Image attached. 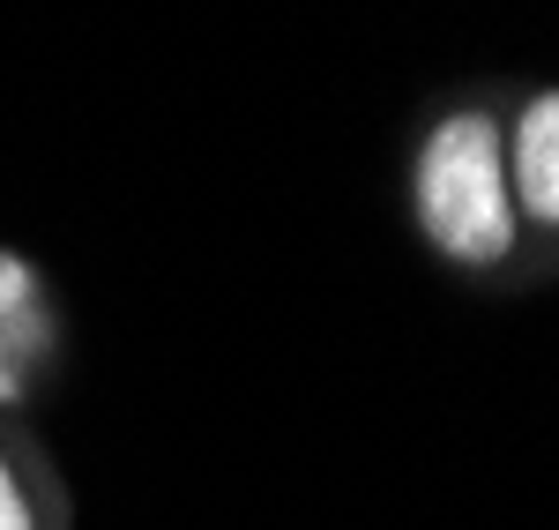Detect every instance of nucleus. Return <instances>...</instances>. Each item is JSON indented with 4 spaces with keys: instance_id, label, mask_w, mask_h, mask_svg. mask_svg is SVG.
Segmentation results:
<instances>
[{
    "instance_id": "f257e3e1",
    "label": "nucleus",
    "mask_w": 559,
    "mask_h": 530,
    "mask_svg": "<svg viewBox=\"0 0 559 530\" xmlns=\"http://www.w3.org/2000/svg\"><path fill=\"white\" fill-rule=\"evenodd\" d=\"M418 210L426 232L463 255V262H492L515 239V202H508V173H500V134L492 120H448L426 150L418 173Z\"/></svg>"
},
{
    "instance_id": "f03ea898",
    "label": "nucleus",
    "mask_w": 559,
    "mask_h": 530,
    "mask_svg": "<svg viewBox=\"0 0 559 530\" xmlns=\"http://www.w3.org/2000/svg\"><path fill=\"white\" fill-rule=\"evenodd\" d=\"M515 187H522V210H530V217L559 224V90H552V97H537V105L522 113Z\"/></svg>"
},
{
    "instance_id": "7ed1b4c3",
    "label": "nucleus",
    "mask_w": 559,
    "mask_h": 530,
    "mask_svg": "<svg viewBox=\"0 0 559 530\" xmlns=\"http://www.w3.org/2000/svg\"><path fill=\"white\" fill-rule=\"evenodd\" d=\"M0 530H31V516H23V493H15V479L0 471Z\"/></svg>"
},
{
    "instance_id": "20e7f679",
    "label": "nucleus",
    "mask_w": 559,
    "mask_h": 530,
    "mask_svg": "<svg viewBox=\"0 0 559 530\" xmlns=\"http://www.w3.org/2000/svg\"><path fill=\"white\" fill-rule=\"evenodd\" d=\"M8 389H15V381H8V366H0V397H8Z\"/></svg>"
}]
</instances>
